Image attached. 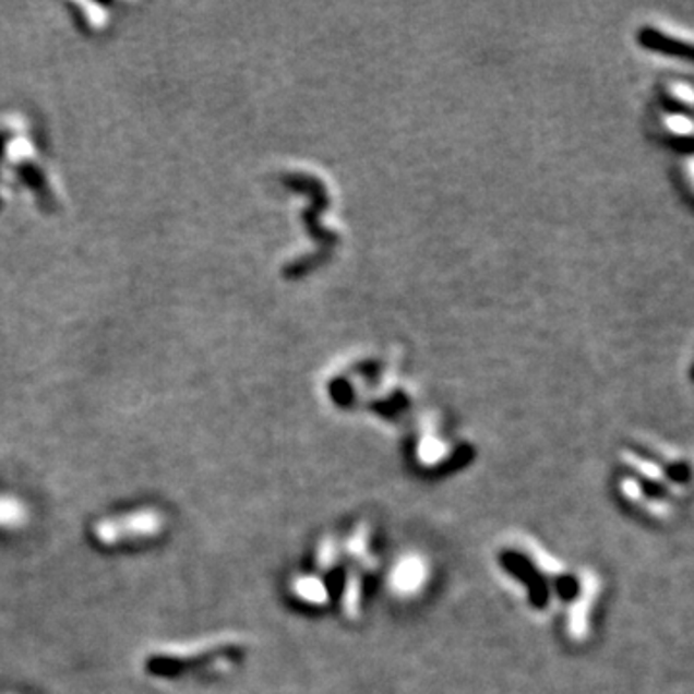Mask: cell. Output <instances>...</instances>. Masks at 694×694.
Returning <instances> with one entry per match:
<instances>
[{"label": "cell", "mask_w": 694, "mask_h": 694, "mask_svg": "<svg viewBox=\"0 0 694 694\" xmlns=\"http://www.w3.org/2000/svg\"><path fill=\"white\" fill-rule=\"evenodd\" d=\"M165 515L157 507H141L124 515L97 520L93 535L99 545L118 546L158 537L165 530Z\"/></svg>", "instance_id": "6da1fadb"}, {"label": "cell", "mask_w": 694, "mask_h": 694, "mask_svg": "<svg viewBox=\"0 0 694 694\" xmlns=\"http://www.w3.org/2000/svg\"><path fill=\"white\" fill-rule=\"evenodd\" d=\"M638 43L643 49L658 55L663 60H675L679 64L694 68V32L681 25L646 24L638 32Z\"/></svg>", "instance_id": "7a4b0ae2"}, {"label": "cell", "mask_w": 694, "mask_h": 694, "mask_svg": "<svg viewBox=\"0 0 694 694\" xmlns=\"http://www.w3.org/2000/svg\"><path fill=\"white\" fill-rule=\"evenodd\" d=\"M234 645V638H205L195 643H182V645L158 646L151 653L147 666L153 673H174L188 666L190 660H205L211 654L223 650L226 646Z\"/></svg>", "instance_id": "3957f363"}, {"label": "cell", "mask_w": 694, "mask_h": 694, "mask_svg": "<svg viewBox=\"0 0 694 694\" xmlns=\"http://www.w3.org/2000/svg\"><path fill=\"white\" fill-rule=\"evenodd\" d=\"M660 128L663 140L686 157L694 155V115L661 108Z\"/></svg>", "instance_id": "277c9868"}, {"label": "cell", "mask_w": 694, "mask_h": 694, "mask_svg": "<svg viewBox=\"0 0 694 694\" xmlns=\"http://www.w3.org/2000/svg\"><path fill=\"white\" fill-rule=\"evenodd\" d=\"M29 520V507L22 498L0 494V529H22Z\"/></svg>", "instance_id": "5b68a950"}, {"label": "cell", "mask_w": 694, "mask_h": 694, "mask_svg": "<svg viewBox=\"0 0 694 694\" xmlns=\"http://www.w3.org/2000/svg\"><path fill=\"white\" fill-rule=\"evenodd\" d=\"M683 176H685V182L689 183L694 195V155L686 157L685 165H683Z\"/></svg>", "instance_id": "8992f818"}, {"label": "cell", "mask_w": 694, "mask_h": 694, "mask_svg": "<svg viewBox=\"0 0 694 694\" xmlns=\"http://www.w3.org/2000/svg\"><path fill=\"white\" fill-rule=\"evenodd\" d=\"M691 371H693V376H694V359H693V367H691Z\"/></svg>", "instance_id": "52a82bcc"}]
</instances>
